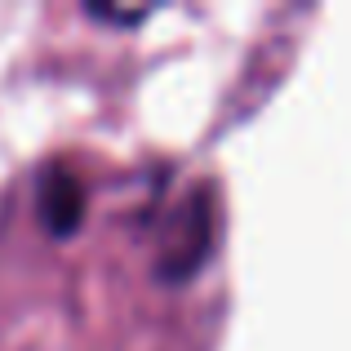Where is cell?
Wrapping results in <instances>:
<instances>
[{"mask_svg": "<svg viewBox=\"0 0 351 351\" xmlns=\"http://www.w3.org/2000/svg\"><path fill=\"white\" fill-rule=\"evenodd\" d=\"M160 14V5H112V0H85V18L107 27H125V32H138L147 18Z\"/></svg>", "mask_w": 351, "mask_h": 351, "instance_id": "obj_3", "label": "cell"}, {"mask_svg": "<svg viewBox=\"0 0 351 351\" xmlns=\"http://www.w3.org/2000/svg\"><path fill=\"white\" fill-rule=\"evenodd\" d=\"M36 223H40L45 236L53 240H71L80 236L85 227V214H89V187L80 182V173L71 169L67 160H45L36 169Z\"/></svg>", "mask_w": 351, "mask_h": 351, "instance_id": "obj_2", "label": "cell"}, {"mask_svg": "<svg viewBox=\"0 0 351 351\" xmlns=\"http://www.w3.org/2000/svg\"><path fill=\"white\" fill-rule=\"evenodd\" d=\"M218 187L214 182H196L178 205L169 209L160 232V249H156L152 276L160 285H187L205 271V263L214 258L218 240Z\"/></svg>", "mask_w": 351, "mask_h": 351, "instance_id": "obj_1", "label": "cell"}]
</instances>
